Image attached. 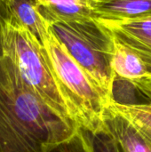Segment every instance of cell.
Wrapping results in <instances>:
<instances>
[{"mask_svg": "<svg viewBox=\"0 0 151 152\" xmlns=\"http://www.w3.org/2000/svg\"><path fill=\"white\" fill-rule=\"evenodd\" d=\"M77 128L31 91L9 58L0 57V152H49Z\"/></svg>", "mask_w": 151, "mask_h": 152, "instance_id": "cell-1", "label": "cell"}, {"mask_svg": "<svg viewBox=\"0 0 151 152\" xmlns=\"http://www.w3.org/2000/svg\"><path fill=\"white\" fill-rule=\"evenodd\" d=\"M59 92L71 120L92 132L103 130L110 100L73 60L51 32L43 44Z\"/></svg>", "mask_w": 151, "mask_h": 152, "instance_id": "cell-2", "label": "cell"}, {"mask_svg": "<svg viewBox=\"0 0 151 152\" xmlns=\"http://www.w3.org/2000/svg\"><path fill=\"white\" fill-rule=\"evenodd\" d=\"M50 28L55 38L111 102L116 40L109 29L95 17L55 22Z\"/></svg>", "mask_w": 151, "mask_h": 152, "instance_id": "cell-3", "label": "cell"}, {"mask_svg": "<svg viewBox=\"0 0 151 152\" xmlns=\"http://www.w3.org/2000/svg\"><path fill=\"white\" fill-rule=\"evenodd\" d=\"M4 55L44 103L63 120L74 123L59 92L43 44L9 17L5 18Z\"/></svg>", "mask_w": 151, "mask_h": 152, "instance_id": "cell-4", "label": "cell"}, {"mask_svg": "<svg viewBox=\"0 0 151 152\" xmlns=\"http://www.w3.org/2000/svg\"><path fill=\"white\" fill-rule=\"evenodd\" d=\"M100 20L117 41L151 60V17L133 20Z\"/></svg>", "mask_w": 151, "mask_h": 152, "instance_id": "cell-5", "label": "cell"}, {"mask_svg": "<svg viewBox=\"0 0 151 152\" xmlns=\"http://www.w3.org/2000/svg\"><path fill=\"white\" fill-rule=\"evenodd\" d=\"M103 130L119 143L124 152H151V140L109 106L104 115Z\"/></svg>", "mask_w": 151, "mask_h": 152, "instance_id": "cell-6", "label": "cell"}, {"mask_svg": "<svg viewBox=\"0 0 151 152\" xmlns=\"http://www.w3.org/2000/svg\"><path fill=\"white\" fill-rule=\"evenodd\" d=\"M95 18L133 20L151 17V0H90Z\"/></svg>", "mask_w": 151, "mask_h": 152, "instance_id": "cell-7", "label": "cell"}, {"mask_svg": "<svg viewBox=\"0 0 151 152\" xmlns=\"http://www.w3.org/2000/svg\"><path fill=\"white\" fill-rule=\"evenodd\" d=\"M9 17L28 30L42 44L51 34V26L41 14L35 0H11L5 6Z\"/></svg>", "mask_w": 151, "mask_h": 152, "instance_id": "cell-8", "label": "cell"}, {"mask_svg": "<svg viewBox=\"0 0 151 152\" xmlns=\"http://www.w3.org/2000/svg\"><path fill=\"white\" fill-rule=\"evenodd\" d=\"M112 67L115 76L121 78H151V60L117 40Z\"/></svg>", "mask_w": 151, "mask_h": 152, "instance_id": "cell-9", "label": "cell"}, {"mask_svg": "<svg viewBox=\"0 0 151 152\" xmlns=\"http://www.w3.org/2000/svg\"><path fill=\"white\" fill-rule=\"evenodd\" d=\"M50 26L55 22L94 17L90 0H35Z\"/></svg>", "mask_w": 151, "mask_h": 152, "instance_id": "cell-10", "label": "cell"}, {"mask_svg": "<svg viewBox=\"0 0 151 152\" xmlns=\"http://www.w3.org/2000/svg\"><path fill=\"white\" fill-rule=\"evenodd\" d=\"M109 107L126 118L142 134L151 140V102L121 105L111 102Z\"/></svg>", "mask_w": 151, "mask_h": 152, "instance_id": "cell-11", "label": "cell"}, {"mask_svg": "<svg viewBox=\"0 0 151 152\" xmlns=\"http://www.w3.org/2000/svg\"><path fill=\"white\" fill-rule=\"evenodd\" d=\"M77 130L88 152H124L119 143L105 130L92 132L81 127Z\"/></svg>", "mask_w": 151, "mask_h": 152, "instance_id": "cell-12", "label": "cell"}, {"mask_svg": "<svg viewBox=\"0 0 151 152\" xmlns=\"http://www.w3.org/2000/svg\"><path fill=\"white\" fill-rule=\"evenodd\" d=\"M78 129V128H77ZM49 152H88L85 143L82 140L80 134L77 132L76 134L69 139L68 141L64 142L63 143L58 145L54 149H53Z\"/></svg>", "mask_w": 151, "mask_h": 152, "instance_id": "cell-13", "label": "cell"}, {"mask_svg": "<svg viewBox=\"0 0 151 152\" xmlns=\"http://www.w3.org/2000/svg\"><path fill=\"white\" fill-rule=\"evenodd\" d=\"M130 81L135 86V87L146 99L151 102V78H142Z\"/></svg>", "mask_w": 151, "mask_h": 152, "instance_id": "cell-14", "label": "cell"}, {"mask_svg": "<svg viewBox=\"0 0 151 152\" xmlns=\"http://www.w3.org/2000/svg\"><path fill=\"white\" fill-rule=\"evenodd\" d=\"M5 18H6V12H5L4 4L3 1L0 0V57L4 56Z\"/></svg>", "mask_w": 151, "mask_h": 152, "instance_id": "cell-15", "label": "cell"}, {"mask_svg": "<svg viewBox=\"0 0 151 152\" xmlns=\"http://www.w3.org/2000/svg\"><path fill=\"white\" fill-rule=\"evenodd\" d=\"M2 1H3V3H4V6H5V5H6V4H8V3H9L11 0H2Z\"/></svg>", "mask_w": 151, "mask_h": 152, "instance_id": "cell-16", "label": "cell"}]
</instances>
